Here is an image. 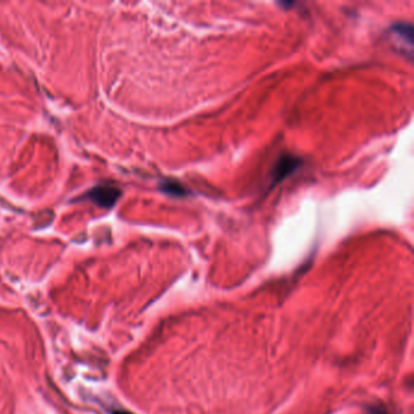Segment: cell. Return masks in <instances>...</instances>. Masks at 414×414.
I'll list each match as a JSON object with an SVG mask.
<instances>
[{
    "label": "cell",
    "mask_w": 414,
    "mask_h": 414,
    "mask_svg": "<svg viewBox=\"0 0 414 414\" xmlns=\"http://www.w3.org/2000/svg\"><path fill=\"white\" fill-rule=\"evenodd\" d=\"M297 166H298V161L294 160V158H292V157L283 158V160L281 161V163H279L278 167H277L275 174H273L276 181H279L283 176L291 173L293 169H295Z\"/></svg>",
    "instance_id": "cell-2"
},
{
    "label": "cell",
    "mask_w": 414,
    "mask_h": 414,
    "mask_svg": "<svg viewBox=\"0 0 414 414\" xmlns=\"http://www.w3.org/2000/svg\"><path fill=\"white\" fill-rule=\"evenodd\" d=\"M112 414H133V413L126 412V410H114V412Z\"/></svg>",
    "instance_id": "cell-4"
},
{
    "label": "cell",
    "mask_w": 414,
    "mask_h": 414,
    "mask_svg": "<svg viewBox=\"0 0 414 414\" xmlns=\"http://www.w3.org/2000/svg\"><path fill=\"white\" fill-rule=\"evenodd\" d=\"M90 201L94 202L101 208H112L118 198L120 197V189L116 185H111V183H102V185H98L96 187L86 194Z\"/></svg>",
    "instance_id": "cell-1"
},
{
    "label": "cell",
    "mask_w": 414,
    "mask_h": 414,
    "mask_svg": "<svg viewBox=\"0 0 414 414\" xmlns=\"http://www.w3.org/2000/svg\"><path fill=\"white\" fill-rule=\"evenodd\" d=\"M370 414H387L384 409H378V408H374L370 412Z\"/></svg>",
    "instance_id": "cell-3"
}]
</instances>
